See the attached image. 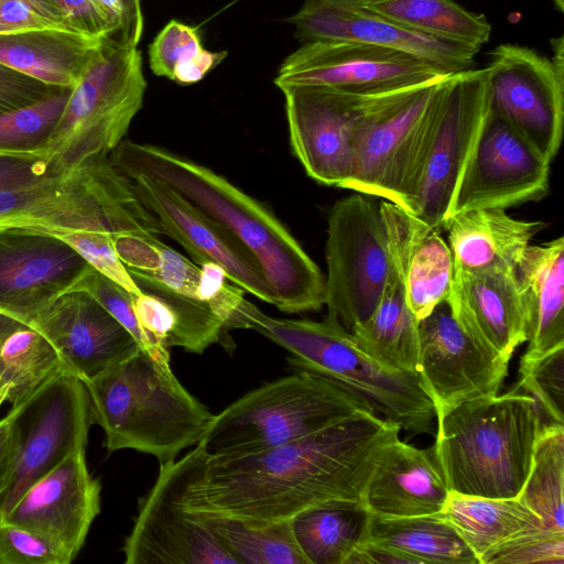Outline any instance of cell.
Segmentation results:
<instances>
[{
  "label": "cell",
  "instance_id": "d590c367",
  "mask_svg": "<svg viewBox=\"0 0 564 564\" xmlns=\"http://www.w3.org/2000/svg\"><path fill=\"white\" fill-rule=\"evenodd\" d=\"M359 3L413 31L480 50L491 24L484 14L454 0H359Z\"/></svg>",
  "mask_w": 564,
  "mask_h": 564
},
{
  "label": "cell",
  "instance_id": "b9f144b4",
  "mask_svg": "<svg viewBox=\"0 0 564 564\" xmlns=\"http://www.w3.org/2000/svg\"><path fill=\"white\" fill-rule=\"evenodd\" d=\"M69 291H82L93 296L133 336L141 350L170 361L169 350L156 346L140 326L133 307V294L93 267Z\"/></svg>",
  "mask_w": 564,
  "mask_h": 564
},
{
  "label": "cell",
  "instance_id": "4fadbf2b",
  "mask_svg": "<svg viewBox=\"0 0 564 564\" xmlns=\"http://www.w3.org/2000/svg\"><path fill=\"white\" fill-rule=\"evenodd\" d=\"M446 74L411 54L352 41L303 43L280 65L274 84L377 94L440 80ZM452 75V74H451Z\"/></svg>",
  "mask_w": 564,
  "mask_h": 564
},
{
  "label": "cell",
  "instance_id": "d4e9b609",
  "mask_svg": "<svg viewBox=\"0 0 564 564\" xmlns=\"http://www.w3.org/2000/svg\"><path fill=\"white\" fill-rule=\"evenodd\" d=\"M380 210L408 305L420 322L448 296L454 275L452 251L438 229L404 208L382 199Z\"/></svg>",
  "mask_w": 564,
  "mask_h": 564
},
{
  "label": "cell",
  "instance_id": "ffe728a7",
  "mask_svg": "<svg viewBox=\"0 0 564 564\" xmlns=\"http://www.w3.org/2000/svg\"><path fill=\"white\" fill-rule=\"evenodd\" d=\"M85 452H75L35 481L0 518L46 540L70 563L100 512L101 485L89 473Z\"/></svg>",
  "mask_w": 564,
  "mask_h": 564
},
{
  "label": "cell",
  "instance_id": "9c48e42d",
  "mask_svg": "<svg viewBox=\"0 0 564 564\" xmlns=\"http://www.w3.org/2000/svg\"><path fill=\"white\" fill-rule=\"evenodd\" d=\"M147 80L138 46L104 37L70 89L45 150L62 175L91 158L109 155L143 106Z\"/></svg>",
  "mask_w": 564,
  "mask_h": 564
},
{
  "label": "cell",
  "instance_id": "5b68a950",
  "mask_svg": "<svg viewBox=\"0 0 564 564\" xmlns=\"http://www.w3.org/2000/svg\"><path fill=\"white\" fill-rule=\"evenodd\" d=\"M437 421L434 454L451 492L519 498L529 476L541 419L516 389L466 401Z\"/></svg>",
  "mask_w": 564,
  "mask_h": 564
},
{
  "label": "cell",
  "instance_id": "83f0119b",
  "mask_svg": "<svg viewBox=\"0 0 564 564\" xmlns=\"http://www.w3.org/2000/svg\"><path fill=\"white\" fill-rule=\"evenodd\" d=\"M516 272L529 343L522 357L564 347V238L530 245Z\"/></svg>",
  "mask_w": 564,
  "mask_h": 564
},
{
  "label": "cell",
  "instance_id": "9f6ffc18",
  "mask_svg": "<svg viewBox=\"0 0 564 564\" xmlns=\"http://www.w3.org/2000/svg\"><path fill=\"white\" fill-rule=\"evenodd\" d=\"M552 1L557 11H560V12L564 11V0H552Z\"/></svg>",
  "mask_w": 564,
  "mask_h": 564
},
{
  "label": "cell",
  "instance_id": "277c9868",
  "mask_svg": "<svg viewBox=\"0 0 564 564\" xmlns=\"http://www.w3.org/2000/svg\"><path fill=\"white\" fill-rule=\"evenodd\" d=\"M253 329L286 349L289 367L318 376L365 400L376 412L412 434L432 433L436 419L417 373L383 368L333 318H276L243 299L229 329Z\"/></svg>",
  "mask_w": 564,
  "mask_h": 564
},
{
  "label": "cell",
  "instance_id": "db71d44e",
  "mask_svg": "<svg viewBox=\"0 0 564 564\" xmlns=\"http://www.w3.org/2000/svg\"><path fill=\"white\" fill-rule=\"evenodd\" d=\"M15 457V435L11 420L0 421V500L4 494L13 469Z\"/></svg>",
  "mask_w": 564,
  "mask_h": 564
},
{
  "label": "cell",
  "instance_id": "f6af8a7d",
  "mask_svg": "<svg viewBox=\"0 0 564 564\" xmlns=\"http://www.w3.org/2000/svg\"><path fill=\"white\" fill-rule=\"evenodd\" d=\"M36 30L78 33L50 0H0V35Z\"/></svg>",
  "mask_w": 564,
  "mask_h": 564
},
{
  "label": "cell",
  "instance_id": "8d00e7d4",
  "mask_svg": "<svg viewBox=\"0 0 564 564\" xmlns=\"http://www.w3.org/2000/svg\"><path fill=\"white\" fill-rule=\"evenodd\" d=\"M564 425H541L521 501L542 521V529L564 532Z\"/></svg>",
  "mask_w": 564,
  "mask_h": 564
},
{
  "label": "cell",
  "instance_id": "1f68e13d",
  "mask_svg": "<svg viewBox=\"0 0 564 564\" xmlns=\"http://www.w3.org/2000/svg\"><path fill=\"white\" fill-rule=\"evenodd\" d=\"M69 372L50 341L31 324L0 313V389L18 405Z\"/></svg>",
  "mask_w": 564,
  "mask_h": 564
},
{
  "label": "cell",
  "instance_id": "816d5d0a",
  "mask_svg": "<svg viewBox=\"0 0 564 564\" xmlns=\"http://www.w3.org/2000/svg\"><path fill=\"white\" fill-rule=\"evenodd\" d=\"M83 35L102 39L109 35L108 19L98 0H50Z\"/></svg>",
  "mask_w": 564,
  "mask_h": 564
},
{
  "label": "cell",
  "instance_id": "f35d334b",
  "mask_svg": "<svg viewBox=\"0 0 564 564\" xmlns=\"http://www.w3.org/2000/svg\"><path fill=\"white\" fill-rule=\"evenodd\" d=\"M129 273L142 293L158 297L169 307L173 322L169 349L180 347L202 354L227 335L208 303L170 291L140 273Z\"/></svg>",
  "mask_w": 564,
  "mask_h": 564
},
{
  "label": "cell",
  "instance_id": "74e56055",
  "mask_svg": "<svg viewBox=\"0 0 564 564\" xmlns=\"http://www.w3.org/2000/svg\"><path fill=\"white\" fill-rule=\"evenodd\" d=\"M227 52H212L203 47L199 29L171 20L149 45V65L156 76L178 85L202 80L219 65Z\"/></svg>",
  "mask_w": 564,
  "mask_h": 564
},
{
  "label": "cell",
  "instance_id": "d6986e66",
  "mask_svg": "<svg viewBox=\"0 0 564 564\" xmlns=\"http://www.w3.org/2000/svg\"><path fill=\"white\" fill-rule=\"evenodd\" d=\"M90 268L47 230L0 229V313L31 324Z\"/></svg>",
  "mask_w": 564,
  "mask_h": 564
},
{
  "label": "cell",
  "instance_id": "11a10c76",
  "mask_svg": "<svg viewBox=\"0 0 564 564\" xmlns=\"http://www.w3.org/2000/svg\"><path fill=\"white\" fill-rule=\"evenodd\" d=\"M551 47L553 51V56L551 58V63L553 64L555 70L560 76L564 77V37L563 35L558 37L551 39Z\"/></svg>",
  "mask_w": 564,
  "mask_h": 564
},
{
  "label": "cell",
  "instance_id": "3957f363",
  "mask_svg": "<svg viewBox=\"0 0 564 564\" xmlns=\"http://www.w3.org/2000/svg\"><path fill=\"white\" fill-rule=\"evenodd\" d=\"M89 419L109 453L133 449L160 464L202 441L214 414L174 375L169 360L143 350L84 381Z\"/></svg>",
  "mask_w": 564,
  "mask_h": 564
},
{
  "label": "cell",
  "instance_id": "7bdbcfd3",
  "mask_svg": "<svg viewBox=\"0 0 564 564\" xmlns=\"http://www.w3.org/2000/svg\"><path fill=\"white\" fill-rule=\"evenodd\" d=\"M72 247L90 267L133 295L142 292L119 259L110 234L95 230H47Z\"/></svg>",
  "mask_w": 564,
  "mask_h": 564
},
{
  "label": "cell",
  "instance_id": "2e32d148",
  "mask_svg": "<svg viewBox=\"0 0 564 564\" xmlns=\"http://www.w3.org/2000/svg\"><path fill=\"white\" fill-rule=\"evenodd\" d=\"M489 55L490 110L552 162L563 137L564 77L525 46L500 44Z\"/></svg>",
  "mask_w": 564,
  "mask_h": 564
},
{
  "label": "cell",
  "instance_id": "c3c4849f",
  "mask_svg": "<svg viewBox=\"0 0 564 564\" xmlns=\"http://www.w3.org/2000/svg\"><path fill=\"white\" fill-rule=\"evenodd\" d=\"M137 273L145 275L170 291L200 300L198 295L200 267L163 242L160 243L158 269L151 273Z\"/></svg>",
  "mask_w": 564,
  "mask_h": 564
},
{
  "label": "cell",
  "instance_id": "5bb4252c",
  "mask_svg": "<svg viewBox=\"0 0 564 564\" xmlns=\"http://www.w3.org/2000/svg\"><path fill=\"white\" fill-rule=\"evenodd\" d=\"M280 89L293 154L315 182L341 187L351 172L359 123L381 93L356 94L310 85Z\"/></svg>",
  "mask_w": 564,
  "mask_h": 564
},
{
  "label": "cell",
  "instance_id": "4dcf8cb0",
  "mask_svg": "<svg viewBox=\"0 0 564 564\" xmlns=\"http://www.w3.org/2000/svg\"><path fill=\"white\" fill-rule=\"evenodd\" d=\"M468 545L479 564L497 547L542 529V521L520 498L496 499L449 492L437 513Z\"/></svg>",
  "mask_w": 564,
  "mask_h": 564
},
{
  "label": "cell",
  "instance_id": "d6a6232c",
  "mask_svg": "<svg viewBox=\"0 0 564 564\" xmlns=\"http://www.w3.org/2000/svg\"><path fill=\"white\" fill-rule=\"evenodd\" d=\"M362 542L399 552L414 564H479L456 530L438 514L382 518L369 512Z\"/></svg>",
  "mask_w": 564,
  "mask_h": 564
},
{
  "label": "cell",
  "instance_id": "484cf974",
  "mask_svg": "<svg viewBox=\"0 0 564 564\" xmlns=\"http://www.w3.org/2000/svg\"><path fill=\"white\" fill-rule=\"evenodd\" d=\"M449 492L433 447L397 438L370 477L362 505L382 518L432 516L443 510Z\"/></svg>",
  "mask_w": 564,
  "mask_h": 564
},
{
  "label": "cell",
  "instance_id": "8fae6325",
  "mask_svg": "<svg viewBox=\"0 0 564 564\" xmlns=\"http://www.w3.org/2000/svg\"><path fill=\"white\" fill-rule=\"evenodd\" d=\"M489 111L487 67L443 79L434 133L409 209L430 227L440 229L445 224Z\"/></svg>",
  "mask_w": 564,
  "mask_h": 564
},
{
  "label": "cell",
  "instance_id": "e0dca14e",
  "mask_svg": "<svg viewBox=\"0 0 564 564\" xmlns=\"http://www.w3.org/2000/svg\"><path fill=\"white\" fill-rule=\"evenodd\" d=\"M419 333L416 373L436 419L466 401L498 394L510 359L476 343L446 301L420 321Z\"/></svg>",
  "mask_w": 564,
  "mask_h": 564
},
{
  "label": "cell",
  "instance_id": "44dd1931",
  "mask_svg": "<svg viewBox=\"0 0 564 564\" xmlns=\"http://www.w3.org/2000/svg\"><path fill=\"white\" fill-rule=\"evenodd\" d=\"M142 204L158 218L163 235L177 241L198 265L215 263L228 280L276 306V297L256 258L226 229L164 183L130 177Z\"/></svg>",
  "mask_w": 564,
  "mask_h": 564
},
{
  "label": "cell",
  "instance_id": "52a82bcc",
  "mask_svg": "<svg viewBox=\"0 0 564 564\" xmlns=\"http://www.w3.org/2000/svg\"><path fill=\"white\" fill-rule=\"evenodd\" d=\"M95 230L160 238L158 218L109 155L89 159L67 175L0 189V229Z\"/></svg>",
  "mask_w": 564,
  "mask_h": 564
},
{
  "label": "cell",
  "instance_id": "ab89813d",
  "mask_svg": "<svg viewBox=\"0 0 564 564\" xmlns=\"http://www.w3.org/2000/svg\"><path fill=\"white\" fill-rule=\"evenodd\" d=\"M72 88L0 113V150L30 152L45 149L65 109Z\"/></svg>",
  "mask_w": 564,
  "mask_h": 564
},
{
  "label": "cell",
  "instance_id": "7402d4cb",
  "mask_svg": "<svg viewBox=\"0 0 564 564\" xmlns=\"http://www.w3.org/2000/svg\"><path fill=\"white\" fill-rule=\"evenodd\" d=\"M83 382L141 350L133 336L93 296L68 291L31 323Z\"/></svg>",
  "mask_w": 564,
  "mask_h": 564
},
{
  "label": "cell",
  "instance_id": "f907efd6",
  "mask_svg": "<svg viewBox=\"0 0 564 564\" xmlns=\"http://www.w3.org/2000/svg\"><path fill=\"white\" fill-rule=\"evenodd\" d=\"M58 89L0 63V113L35 102Z\"/></svg>",
  "mask_w": 564,
  "mask_h": 564
},
{
  "label": "cell",
  "instance_id": "7c38bea8",
  "mask_svg": "<svg viewBox=\"0 0 564 564\" xmlns=\"http://www.w3.org/2000/svg\"><path fill=\"white\" fill-rule=\"evenodd\" d=\"M7 416L15 435V457L8 487L0 500V518L40 478L69 455L86 449L89 419L84 382L64 372L42 386Z\"/></svg>",
  "mask_w": 564,
  "mask_h": 564
},
{
  "label": "cell",
  "instance_id": "4316f807",
  "mask_svg": "<svg viewBox=\"0 0 564 564\" xmlns=\"http://www.w3.org/2000/svg\"><path fill=\"white\" fill-rule=\"evenodd\" d=\"M543 221L516 219L505 209L482 208L451 216L447 231L454 270H517Z\"/></svg>",
  "mask_w": 564,
  "mask_h": 564
},
{
  "label": "cell",
  "instance_id": "bcb514c9",
  "mask_svg": "<svg viewBox=\"0 0 564 564\" xmlns=\"http://www.w3.org/2000/svg\"><path fill=\"white\" fill-rule=\"evenodd\" d=\"M0 564H70V561L37 534L0 521Z\"/></svg>",
  "mask_w": 564,
  "mask_h": 564
},
{
  "label": "cell",
  "instance_id": "8992f818",
  "mask_svg": "<svg viewBox=\"0 0 564 564\" xmlns=\"http://www.w3.org/2000/svg\"><path fill=\"white\" fill-rule=\"evenodd\" d=\"M366 412L375 411L358 395L313 373L293 371L214 414L197 446L212 457L256 454Z\"/></svg>",
  "mask_w": 564,
  "mask_h": 564
},
{
  "label": "cell",
  "instance_id": "e575fe53",
  "mask_svg": "<svg viewBox=\"0 0 564 564\" xmlns=\"http://www.w3.org/2000/svg\"><path fill=\"white\" fill-rule=\"evenodd\" d=\"M368 517L361 503H332L299 513L291 525L308 564H346L364 541Z\"/></svg>",
  "mask_w": 564,
  "mask_h": 564
},
{
  "label": "cell",
  "instance_id": "681fc988",
  "mask_svg": "<svg viewBox=\"0 0 564 564\" xmlns=\"http://www.w3.org/2000/svg\"><path fill=\"white\" fill-rule=\"evenodd\" d=\"M109 23V35L115 42L138 46L143 33L141 0H98Z\"/></svg>",
  "mask_w": 564,
  "mask_h": 564
},
{
  "label": "cell",
  "instance_id": "f546056e",
  "mask_svg": "<svg viewBox=\"0 0 564 564\" xmlns=\"http://www.w3.org/2000/svg\"><path fill=\"white\" fill-rule=\"evenodd\" d=\"M391 258L392 271L378 306L350 334L357 346L383 368L416 373L420 322L408 305L401 269Z\"/></svg>",
  "mask_w": 564,
  "mask_h": 564
},
{
  "label": "cell",
  "instance_id": "6da1fadb",
  "mask_svg": "<svg viewBox=\"0 0 564 564\" xmlns=\"http://www.w3.org/2000/svg\"><path fill=\"white\" fill-rule=\"evenodd\" d=\"M400 431L366 412L256 454L212 457L195 446L160 464V473L184 511L290 521L324 505H362L370 477Z\"/></svg>",
  "mask_w": 564,
  "mask_h": 564
},
{
  "label": "cell",
  "instance_id": "836d02e7",
  "mask_svg": "<svg viewBox=\"0 0 564 564\" xmlns=\"http://www.w3.org/2000/svg\"><path fill=\"white\" fill-rule=\"evenodd\" d=\"M184 512L210 533L235 564H308L297 545L291 520Z\"/></svg>",
  "mask_w": 564,
  "mask_h": 564
},
{
  "label": "cell",
  "instance_id": "30bf717a",
  "mask_svg": "<svg viewBox=\"0 0 564 564\" xmlns=\"http://www.w3.org/2000/svg\"><path fill=\"white\" fill-rule=\"evenodd\" d=\"M356 193L337 200L327 218V316L349 333L378 306L392 271L380 204Z\"/></svg>",
  "mask_w": 564,
  "mask_h": 564
},
{
  "label": "cell",
  "instance_id": "cb8c5ba5",
  "mask_svg": "<svg viewBox=\"0 0 564 564\" xmlns=\"http://www.w3.org/2000/svg\"><path fill=\"white\" fill-rule=\"evenodd\" d=\"M446 302L459 326L492 352L510 359L527 341L516 270H454Z\"/></svg>",
  "mask_w": 564,
  "mask_h": 564
},
{
  "label": "cell",
  "instance_id": "7dc6e473",
  "mask_svg": "<svg viewBox=\"0 0 564 564\" xmlns=\"http://www.w3.org/2000/svg\"><path fill=\"white\" fill-rule=\"evenodd\" d=\"M59 176L64 175L58 173L45 149L30 152L0 150V189L28 186Z\"/></svg>",
  "mask_w": 564,
  "mask_h": 564
},
{
  "label": "cell",
  "instance_id": "ac0fdd59",
  "mask_svg": "<svg viewBox=\"0 0 564 564\" xmlns=\"http://www.w3.org/2000/svg\"><path fill=\"white\" fill-rule=\"evenodd\" d=\"M303 43L352 41L401 51L454 74L471 68L478 48L408 29L359 0H304L286 20Z\"/></svg>",
  "mask_w": 564,
  "mask_h": 564
},
{
  "label": "cell",
  "instance_id": "6f0895ef",
  "mask_svg": "<svg viewBox=\"0 0 564 564\" xmlns=\"http://www.w3.org/2000/svg\"><path fill=\"white\" fill-rule=\"evenodd\" d=\"M4 401H7V392L0 389V406Z\"/></svg>",
  "mask_w": 564,
  "mask_h": 564
},
{
  "label": "cell",
  "instance_id": "f5cc1de1",
  "mask_svg": "<svg viewBox=\"0 0 564 564\" xmlns=\"http://www.w3.org/2000/svg\"><path fill=\"white\" fill-rule=\"evenodd\" d=\"M160 238L122 235L113 238L115 250L128 271L151 273L160 263Z\"/></svg>",
  "mask_w": 564,
  "mask_h": 564
},
{
  "label": "cell",
  "instance_id": "9a60e30c",
  "mask_svg": "<svg viewBox=\"0 0 564 564\" xmlns=\"http://www.w3.org/2000/svg\"><path fill=\"white\" fill-rule=\"evenodd\" d=\"M550 164L509 122L490 110L459 178L447 219L468 210H506L543 198L550 187Z\"/></svg>",
  "mask_w": 564,
  "mask_h": 564
},
{
  "label": "cell",
  "instance_id": "603a6c76",
  "mask_svg": "<svg viewBox=\"0 0 564 564\" xmlns=\"http://www.w3.org/2000/svg\"><path fill=\"white\" fill-rule=\"evenodd\" d=\"M122 552L126 564H235L210 533L177 507L161 473L139 501Z\"/></svg>",
  "mask_w": 564,
  "mask_h": 564
},
{
  "label": "cell",
  "instance_id": "ee69618b",
  "mask_svg": "<svg viewBox=\"0 0 564 564\" xmlns=\"http://www.w3.org/2000/svg\"><path fill=\"white\" fill-rule=\"evenodd\" d=\"M564 564V532L540 530L488 553L480 564Z\"/></svg>",
  "mask_w": 564,
  "mask_h": 564
},
{
  "label": "cell",
  "instance_id": "f1b7e54d",
  "mask_svg": "<svg viewBox=\"0 0 564 564\" xmlns=\"http://www.w3.org/2000/svg\"><path fill=\"white\" fill-rule=\"evenodd\" d=\"M102 39L61 30L0 35V63L48 86L73 88Z\"/></svg>",
  "mask_w": 564,
  "mask_h": 564
},
{
  "label": "cell",
  "instance_id": "60d3db41",
  "mask_svg": "<svg viewBox=\"0 0 564 564\" xmlns=\"http://www.w3.org/2000/svg\"><path fill=\"white\" fill-rule=\"evenodd\" d=\"M516 390L530 395L541 425H564V347L535 358L520 359Z\"/></svg>",
  "mask_w": 564,
  "mask_h": 564
},
{
  "label": "cell",
  "instance_id": "ba28073f",
  "mask_svg": "<svg viewBox=\"0 0 564 564\" xmlns=\"http://www.w3.org/2000/svg\"><path fill=\"white\" fill-rule=\"evenodd\" d=\"M444 78L375 96L359 123L351 172L341 188L409 212L434 133Z\"/></svg>",
  "mask_w": 564,
  "mask_h": 564
},
{
  "label": "cell",
  "instance_id": "7a4b0ae2",
  "mask_svg": "<svg viewBox=\"0 0 564 564\" xmlns=\"http://www.w3.org/2000/svg\"><path fill=\"white\" fill-rule=\"evenodd\" d=\"M109 160L129 178L145 175L164 183L231 234L258 261L280 311L325 305L319 267L271 208L226 177L165 148L131 140H122Z\"/></svg>",
  "mask_w": 564,
  "mask_h": 564
}]
</instances>
